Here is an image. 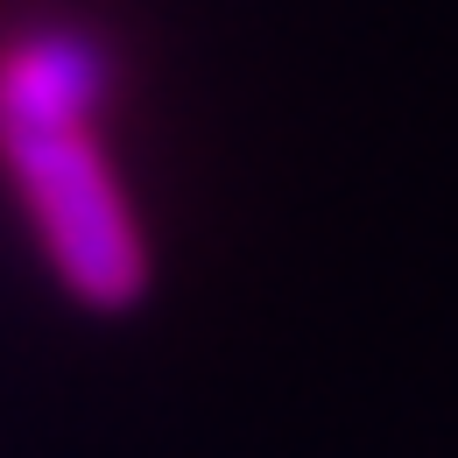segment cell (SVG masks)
Returning <instances> with one entry per match:
<instances>
[{
    "label": "cell",
    "instance_id": "2",
    "mask_svg": "<svg viewBox=\"0 0 458 458\" xmlns=\"http://www.w3.org/2000/svg\"><path fill=\"white\" fill-rule=\"evenodd\" d=\"M106 92V64L85 36H29L0 57V127H85Z\"/></svg>",
    "mask_w": 458,
    "mask_h": 458
},
{
    "label": "cell",
    "instance_id": "1",
    "mask_svg": "<svg viewBox=\"0 0 458 458\" xmlns=\"http://www.w3.org/2000/svg\"><path fill=\"white\" fill-rule=\"evenodd\" d=\"M0 156L21 183L57 276L85 303H127L141 289V240L85 127H0Z\"/></svg>",
    "mask_w": 458,
    "mask_h": 458
}]
</instances>
